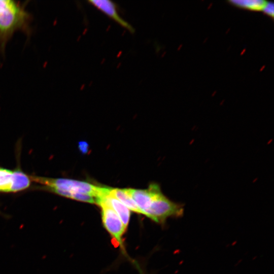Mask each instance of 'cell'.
<instances>
[{
	"mask_svg": "<svg viewBox=\"0 0 274 274\" xmlns=\"http://www.w3.org/2000/svg\"><path fill=\"white\" fill-rule=\"evenodd\" d=\"M104 198L116 212L126 229L130 219V210L110 193Z\"/></svg>",
	"mask_w": 274,
	"mask_h": 274,
	"instance_id": "52a82bcc",
	"label": "cell"
},
{
	"mask_svg": "<svg viewBox=\"0 0 274 274\" xmlns=\"http://www.w3.org/2000/svg\"><path fill=\"white\" fill-rule=\"evenodd\" d=\"M159 186L156 183H151L146 189L126 188V190L140 210L141 214L145 215Z\"/></svg>",
	"mask_w": 274,
	"mask_h": 274,
	"instance_id": "8992f818",
	"label": "cell"
},
{
	"mask_svg": "<svg viewBox=\"0 0 274 274\" xmlns=\"http://www.w3.org/2000/svg\"><path fill=\"white\" fill-rule=\"evenodd\" d=\"M71 199L80 201L96 204L95 198L94 197L87 194L75 193L72 195Z\"/></svg>",
	"mask_w": 274,
	"mask_h": 274,
	"instance_id": "7c38bea8",
	"label": "cell"
},
{
	"mask_svg": "<svg viewBox=\"0 0 274 274\" xmlns=\"http://www.w3.org/2000/svg\"><path fill=\"white\" fill-rule=\"evenodd\" d=\"M25 5L11 0H0V51L4 52L8 42L14 33H28L31 16Z\"/></svg>",
	"mask_w": 274,
	"mask_h": 274,
	"instance_id": "7a4b0ae2",
	"label": "cell"
},
{
	"mask_svg": "<svg viewBox=\"0 0 274 274\" xmlns=\"http://www.w3.org/2000/svg\"><path fill=\"white\" fill-rule=\"evenodd\" d=\"M31 181L38 185V189L49 191L71 198L75 193L89 194L95 198L105 197L110 193L111 187H101L76 180L66 178H52L36 175H29Z\"/></svg>",
	"mask_w": 274,
	"mask_h": 274,
	"instance_id": "6da1fadb",
	"label": "cell"
},
{
	"mask_svg": "<svg viewBox=\"0 0 274 274\" xmlns=\"http://www.w3.org/2000/svg\"><path fill=\"white\" fill-rule=\"evenodd\" d=\"M13 181V170L0 167V192H11Z\"/></svg>",
	"mask_w": 274,
	"mask_h": 274,
	"instance_id": "30bf717a",
	"label": "cell"
},
{
	"mask_svg": "<svg viewBox=\"0 0 274 274\" xmlns=\"http://www.w3.org/2000/svg\"><path fill=\"white\" fill-rule=\"evenodd\" d=\"M79 150L83 154H86L88 151L89 146L87 142L85 141L79 142L78 143Z\"/></svg>",
	"mask_w": 274,
	"mask_h": 274,
	"instance_id": "5bb4252c",
	"label": "cell"
},
{
	"mask_svg": "<svg viewBox=\"0 0 274 274\" xmlns=\"http://www.w3.org/2000/svg\"><path fill=\"white\" fill-rule=\"evenodd\" d=\"M1 213V211H0V214Z\"/></svg>",
	"mask_w": 274,
	"mask_h": 274,
	"instance_id": "9a60e30c",
	"label": "cell"
},
{
	"mask_svg": "<svg viewBox=\"0 0 274 274\" xmlns=\"http://www.w3.org/2000/svg\"><path fill=\"white\" fill-rule=\"evenodd\" d=\"M88 3L130 33H133L135 32L134 28L119 14L117 5L113 1L109 0H90L88 1Z\"/></svg>",
	"mask_w": 274,
	"mask_h": 274,
	"instance_id": "5b68a950",
	"label": "cell"
},
{
	"mask_svg": "<svg viewBox=\"0 0 274 274\" xmlns=\"http://www.w3.org/2000/svg\"><path fill=\"white\" fill-rule=\"evenodd\" d=\"M184 207V204L174 202L164 195L159 186L145 215L157 223L163 224L168 218L182 217Z\"/></svg>",
	"mask_w": 274,
	"mask_h": 274,
	"instance_id": "3957f363",
	"label": "cell"
},
{
	"mask_svg": "<svg viewBox=\"0 0 274 274\" xmlns=\"http://www.w3.org/2000/svg\"><path fill=\"white\" fill-rule=\"evenodd\" d=\"M13 171L14 181L11 192L21 191L30 187L31 182L30 176L24 173L19 165Z\"/></svg>",
	"mask_w": 274,
	"mask_h": 274,
	"instance_id": "ba28073f",
	"label": "cell"
},
{
	"mask_svg": "<svg viewBox=\"0 0 274 274\" xmlns=\"http://www.w3.org/2000/svg\"><path fill=\"white\" fill-rule=\"evenodd\" d=\"M96 204L101 208L102 220L105 227L117 242L121 243L122 236L126 230L121 220L104 198L98 200Z\"/></svg>",
	"mask_w": 274,
	"mask_h": 274,
	"instance_id": "277c9868",
	"label": "cell"
},
{
	"mask_svg": "<svg viewBox=\"0 0 274 274\" xmlns=\"http://www.w3.org/2000/svg\"><path fill=\"white\" fill-rule=\"evenodd\" d=\"M110 194L117 198L121 203L124 204L130 210L134 212L141 214L138 207L127 193L126 188H112Z\"/></svg>",
	"mask_w": 274,
	"mask_h": 274,
	"instance_id": "9c48e42d",
	"label": "cell"
},
{
	"mask_svg": "<svg viewBox=\"0 0 274 274\" xmlns=\"http://www.w3.org/2000/svg\"><path fill=\"white\" fill-rule=\"evenodd\" d=\"M229 2L238 7L252 11H262L267 3L261 0H237Z\"/></svg>",
	"mask_w": 274,
	"mask_h": 274,
	"instance_id": "8fae6325",
	"label": "cell"
},
{
	"mask_svg": "<svg viewBox=\"0 0 274 274\" xmlns=\"http://www.w3.org/2000/svg\"><path fill=\"white\" fill-rule=\"evenodd\" d=\"M262 11L265 13L267 15L273 17L274 12V6L273 4L271 2L266 3L264 7L263 8Z\"/></svg>",
	"mask_w": 274,
	"mask_h": 274,
	"instance_id": "4fadbf2b",
	"label": "cell"
}]
</instances>
